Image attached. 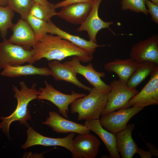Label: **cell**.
Wrapping results in <instances>:
<instances>
[{
    "label": "cell",
    "mask_w": 158,
    "mask_h": 158,
    "mask_svg": "<svg viewBox=\"0 0 158 158\" xmlns=\"http://www.w3.org/2000/svg\"><path fill=\"white\" fill-rule=\"evenodd\" d=\"M36 37V42L32 48L35 61L43 58L48 61H61L68 56H76L85 63L93 58L92 54L58 35L47 33Z\"/></svg>",
    "instance_id": "obj_1"
},
{
    "label": "cell",
    "mask_w": 158,
    "mask_h": 158,
    "mask_svg": "<svg viewBox=\"0 0 158 158\" xmlns=\"http://www.w3.org/2000/svg\"><path fill=\"white\" fill-rule=\"evenodd\" d=\"M19 84L20 90L14 85L13 87L14 92V96L17 101L15 110L9 116L0 118V119L2 120L0 123V128L9 138H10L9 126L12 122L18 121L20 124L24 125L28 128L30 126L27 121L30 120L32 117L27 107L30 101L37 99L40 93L39 90L36 88L37 84L35 83H33L30 88L28 87L24 81L20 82Z\"/></svg>",
    "instance_id": "obj_2"
},
{
    "label": "cell",
    "mask_w": 158,
    "mask_h": 158,
    "mask_svg": "<svg viewBox=\"0 0 158 158\" xmlns=\"http://www.w3.org/2000/svg\"><path fill=\"white\" fill-rule=\"evenodd\" d=\"M89 92L88 95L71 104V113H78V120L99 119L107 104L108 94L102 93L93 87Z\"/></svg>",
    "instance_id": "obj_3"
},
{
    "label": "cell",
    "mask_w": 158,
    "mask_h": 158,
    "mask_svg": "<svg viewBox=\"0 0 158 158\" xmlns=\"http://www.w3.org/2000/svg\"><path fill=\"white\" fill-rule=\"evenodd\" d=\"M35 54L33 49H27L4 39L0 42V69L23 65L25 63H34L36 62Z\"/></svg>",
    "instance_id": "obj_4"
},
{
    "label": "cell",
    "mask_w": 158,
    "mask_h": 158,
    "mask_svg": "<svg viewBox=\"0 0 158 158\" xmlns=\"http://www.w3.org/2000/svg\"><path fill=\"white\" fill-rule=\"evenodd\" d=\"M111 91L108 94L107 104L100 115L107 114L116 110L127 108L129 101L139 91L130 88L119 80H114L109 85Z\"/></svg>",
    "instance_id": "obj_5"
},
{
    "label": "cell",
    "mask_w": 158,
    "mask_h": 158,
    "mask_svg": "<svg viewBox=\"0 0 158 158\" xmlns=\"http://www.w3.org/2000/svg\"><path fill=\"white\" fill-rule=\"evenodd\" d=\"M44 82L45 87L39 88L40 93L37 99L51 102L57 107L59 113L65 118L68 117L69 105L76 99L86 95L84 93H76L73 91L70 95L65 94L57 90L47 81L45 80Z\"/></svg>",
    "instance_id": "obj_6"
},
{
    "label": "cell",
    "mask_w": 158,
    "mask_h": 158,
    "mask_svg": "<svg viewBox=\"0 0 158 158\" xmlns=\"http://www.w3.org/2000/svg\"><path fill=\"white\" fill-rule=\"evenodd\" d=\"M143 108L133 107L121 109L102 116L99 122L105 129L115 134L125 129L129 120Z\"/></svg>",
    "instance_id": "obj_7"
},
{
    "label": "cell",
    "mask_w": 158,
    "mask_h": 158,
    "mask_svg": "<svg viewBox=\"0 0 158 158\" xmlns=\"http://www.w3.org/2000/svg\"><path fill=\"white\" fill-rule=\"evenodd\" d=\"M77 56H74L70 61L65 62L64 63L77 73L83 75L97 91L103 94H108L111 91V87L101 78L105 76V73L96 71L91 63L87 66H84L81 64Z\"/></svg>",
    "instance_id": "obj_8"
},
{
    "label": "cell",
    "mask_w": 158,
    "mask_h": 158,
    "mask_svg": "<svg viewBox=\"0 0 158 158\" xmlns=\"http://www.w3.org/2000/svg\"><path fill=\"white\" fill-rule=\"evenodd\" d=\"M130 58L138 63L149 61L158 64V35L141 40L132 47Z\"/></svg>",
    "instance_id": "obj_9"
},
{
    "label": "cell",
    "mask_w": 158,
    "mask_h": 158,
    "mask_svg": "<svg viewBox=\"0 0 158 158\" xmlns=\"http://www.w3.org/2000/svg\"><path fill=\"white\" fill-rule=\"evenodd\" d=\"M150 78L140 92L129 102L128 108L145 107L158 104V67L150 75Z\"/></svg>",
    "instance_id": "obj_10"
},
{
    "label": "cell",
    "mask_w": 158,
    "mask_h": 158,
    "mask_svg": "<svg viewBox=\"0 0 158 158\" xmlns=\"http://www.w3.org/2000/svg\"><path fill=\"white\" fill-rule=\"evenodd\" d=\"M27 140L21 147L25 150L34 145H41L46 146H61L66 148L71 152L73 150V141L75 136L74 133H70L67 136L63 138H52L41 135L32 127L29 126L27 131Z\"/></svg>",
    "instance_id": "obj_11"
},
{
    "label": "cell",
    "mask_w": 158,
    "mask_h": 158,
    "mask_svg": "<svg viewBox=\"0 0 158 158\" xmlns=\"http://www.w3.org/2000/svg\"><path fill=\"white\" fill-rule=\"evenodd\" d=\"M73 149L71 152L73 158H95L98 153L100 141L90 133L79 134L73 138Z\"/></svg>",
    "instance_id": "obj_12"
},
{
    "label": "cell",
    "mask_w": 158,
    "mask_h": 158,
    "mask_svg": "<svg viewBox=\"0 0 158 158\" xmlns=\"http://www.w3.org/2000/svg\"><path fill=\"white\" fill-rule=\"evenodd\" d=\"M102 0H94L92 8L83 22L78 28V32L86 31L90 40L97 43L96 36L98 32L103 28H109L113 21L106 22L101 19L98 15V10Z\"/></svg>",
    "instance_id": "obj_13"
},
{
    "label": "cell",
    "mask_w": 158,
    "mask_h": 158,
    "mask_svg": "<svg viewBox=\"0 0 158 158\" xmlns=\"http://www.w3.org/2000/svg\"><path fill=\"white\" fill-rule=\"evenodd\" d=\"M49 116L42 124L49 126L54 131L58 133H67L72 132L79 134L90 133V130L84 125L68 120L57 112H49Z\"/></svg>",
    "instance_id": "obj_14"
},
{
    "label": "cell",
    "mask_w": 158,
    "mask_h": 158,
    "mask_svg": "<svg viewBox=\"0 0 158 158\" xmlns=\"http://www.w3.org/2000/svg\"><path fill=\"white\" fill-rule=\"evenodd\" d=\"M13 32L8 41L28 50L32 49L37 40L36 35L26 20L21 18L11 28Z\"/></svg>",
    "instance_id": "obj_15"
},
{
    "label": "cell",
    "mask_w": 158,
    "mask_h": 158,
    "mask_svg": "<svg viewBox=\"0 0 158 158\" xmlns=\"http://www.w3.org/2000/svg\"><path fill=\"white\" fill-rule=\"evenodd\" d=\"M94 2V1H93ZM93 2L71 4L62 7L55 16L74 25L81 24L90 13Z\"/></svg>",
    "instance_id": "obj_16"
},
{
    "label": "cell",
    "mask_w": 158,
    "mask_h": 158,
    "mask_svg": "<svg viewBox=\"0 0 158 158\" xmlns=\"http://www.w3.org/2000/svg\"><path fill=\"white\" fill-rule=\"evenodd\" d=\"M135 126L133 123L127 125L125 129L115 134L116 148L122 158H132L137 153L139 147L132 135Z\"/></svg>",
    "instance_id": "obj_17"
},
{
    "label": "cell",
    "mask_w": 158,
    "mask_h": 158,
    "mask_svg": "<svg viewBox=\"0 0 158 158\" xmlns=\"http://www.w3.org/2000/svg\"><path fill=\"white\" fill-rule=\"evenodd\" d=\"M51 75L57 81H64L71 83L79 88L90 91L92 88L81 83L78 79V74L72 69L58 61L54 60L48 63Z\"/></svg>",
    "instance_id": "obj_18"
},
{
    "label": "cell",
    "mask_w": 158,
    "mask_h": 158,
    "mask_svg": "<svg viewBox=\"0 0 158 158\" xmlns=\"http://www.w3.org/2000/svg\"><path fill=\"white\" fill-rule=\"evenodd\" d=\"M83 125L101 139L109 153V157H120L116 148L115 134L104 128L100 124L99 119L86 120Z\"/></svg>",
    "instance_id": "obj_19"
},
{
    "label": "cell",
    "mask_w": 158,
    "mask_h": 158,
    "mask_svg": "<svg viewBox=\"0 0 158 158\" xmlns=\"http://www.w3.org/2000/svg\"><path fill=\"white\" fill-rule=\"evenodd\" d=\"M139 63L131 58L126 59H117L105 64L104 68L107 71L116 73L119 80L126 84Z\"/></svg>",
    "instance_id": "obj_20"
},
{
    "label": "cell",
    "mask_w": 158,
    "mask_h": 158,
    "mask_svg": "<svg viewBox=\"0 0 158 158\" xmlns=\"http://www.w3.org/2000/svg\"><path fill=\"white\" fill-rule=\"evenodd\" d=\"M48 33L58 35L62 38L71 42L92 54H93L97 48L102 46L91 40H87L61 30L51 20L48 21Z\"/></svg>",
    "instance_id": "obj_21"
},
{
    "label": "cell",
    "mask_w": 158,
    "mask_h": 158,
    "mask_svg": "<svg viewBox=\"0 0 158 158\" xmlns=\"http://www.w3.org/2000/svg\"><path fill=\"white\" fill-rule=\"evenodd\" d=\"M1 74L10 77L35 75L47 76L51 75V72L48 68L37 67L32 64L29 63L25 65L7 67L3 69Z\"/></svg>",
    "instance_id": "obj_22"
},
{
    "label": "cell",
    "mask_w": 158,
    "mask_h": 158,
    "mask_svg": "<svg viewBox=\"0 0 158 158\" xmlns=\"http://www.w3.org/2000/svg\"><path fill=\"white\" fill-rule=\"evenodd\" d=\"M153 62L146 61L139 63L136 68L131 75L127 85L129 87L136 89L147 77L158 67Z\"/></svg>",
    "instance_id": "obj_23"
},
{
    "label": "cell",
    "mask_w": 158,
    "mask_h": 158,
    "mask_svg": "<svg viewBox=\"0 0 158 158\" xmlns=\"http://www.w3.org/2000/svg\"><path fill=\"white\" fill-rule=\"evenodd\" d=\"M56 9L54 4L50 3L42 5L34 2L29 13L37 18L47 22L55 16Z\"/></svg>",
    "instance_id": "obj_24"
},
{
    "label": "cell",
    "mask_w": 158,
    "mask_h": 158,
    "mask_svg": "<svg viewBox=\"0 0 158 158\" xmlns=\"http://www.w3.org/2000/svg\"><path fill=\"white\" fill-rule=\"evenodd\" d=\"M14 12L8 6H0V35L4 39L6 36L8 29L11 28L13 25L12 20Z\"/></svg>",
    "instance_id": "obj_25"
},
{
    "label": "cell",
    "mask_w": 158,
    "mask_h": 158,
    "mask_svg": "<svg viewBox=\"0 0 158 158\" xmlns=\"http://www.w3.org/2000/svg\"><path fill=\"white\" fill-rule=\"evenodd\" d=\"M33 2V0H8L7 6L26 20Z\"/></svg>",
    "instance_id": "obj_26"
},
{
    "label": "cell",
    "mask_w": 158,
    "mask_h": 158,
    "mask_svg": "<svg viewBox=\"0 0 158 158\" xmlns=\"http://www.w3.org/2000/svg\"><path fill=\"white\" fill-rule=\"evenodd\" d=\"M147 0H121V8L139 13L141 12L147 16L148 14L145 3Z\"/></svg>",
    "instance_id": "obj_27"
},
{
    "label": "cell",
    "mask_w": 158,
    "mask_h": 158,
    "mask_svg": "<svg viewBox=\"0 0 158 158\" xmlns=\"http://www.w3.org/2000/svg\"><path fill=\"white\" fill-rule=\"evenodd\" d=\"M26 20L31 27L36 36L48 33V21H45L37 18L29 13Z\"/></svg>",
    "instance_id": "obj_28"
},
{
    "label": "cell",
    "mask_w": 158,
    "mask_h": 158,
    "mask_svg": "<svg viewBox=\"0 0 158 158\" xmlns=\"http://www.w3.org/2000/svg\"><path fill=\"white\" fill-rule=\"evenodd\" d=\"M148 13L150 14L151 19L156 23L158 24V4H154L149 0L145 3Z\"/></svg>",
    "instance_id": "obj_29"
},
{
    "label": "cell",
    "mask_w": 158,
    "mask_h": 158,
    "mask_svg": "<svg viewBox=\"0 0 158 158\" xmlns=\"http://www.w3.org/2000/svg\"><path fill=\"white\" fill-rule=\"evenodd\" d=\"M94 0H64L54 4L56 8L63 7L68 5L79 3H90L93 2Z\"/></svg>",
    "instance_id": "obj_30"
},
{
    "label": "cell",
    "mask_w": 158,
    "mask_h": 158,
    "mask_svg": "<svg viewBox=\"0 0 158 158\" xmlns=\"http://www.w3.org/2000/svg\"><path fill=\"white\" fill-rule=\"evenodd\" d=\"M137 153H138L142 158H150L152 154L150 151H147L138 148Z\"/></svg>",
    "instance_id": "obj_31"
},
{
    "label": "cell",
    "mask_w": 158,
    "mask_h": 158,
    "mask_svg": "<svg viewBox=\"0 0 158 158\" xmlns=\"http://www.w3.org/2000/svg\"><path fill=\"white\" fill-rule=\"evenodd\" d=\"M147 148L150 150V151L152 155H155L158 157V150L155 146L151 143L145 142Z\"/></svg>",
    "instance_id": "obj_32"
},
{
    "label": "cell",
    "mask_w": 158,
    "mask_h": 158,
    "mask_svg": "<svg viewBox=\"0 0 158 158\" xmlns=\"http://www.w3.org/2000/svg\"><path fill=\"white\" fill-rule=\"evenodd\" d=\"M35 3L42 5H46L49 4L50 2L48 0H33Z\"/></svg>",
    "instance_id": "obj_33"
},
{
    "label": "cell",
    "mask_w": 158,
    "mask_h": 158,
    "mask_svg": "<svg viewBox=\"0 0 158 158\" xmlns=\"http://www.w3.org/2000/svg\"><path fill=\"white\" fill-rule=\"evenodd\" d=\"M8 5V0H0V6H6Z\"/></svg>",
    "instance_id": "obj_34"
},
{
    "label": "cell",
    "mask_w": 158,
    "mask_h": 158,
    "mask_svg": "<svg viewBox=\"0 0 158 158\" xmlns=\"http://www.w3.org/2000/svg\"><path fill=\"white\" fill-rule=\"evenodd\" d=\"M150 1L154 4H158V0H150Z\"/></svg>",
    "instance_id": "obj_35"
}]
</instances>
